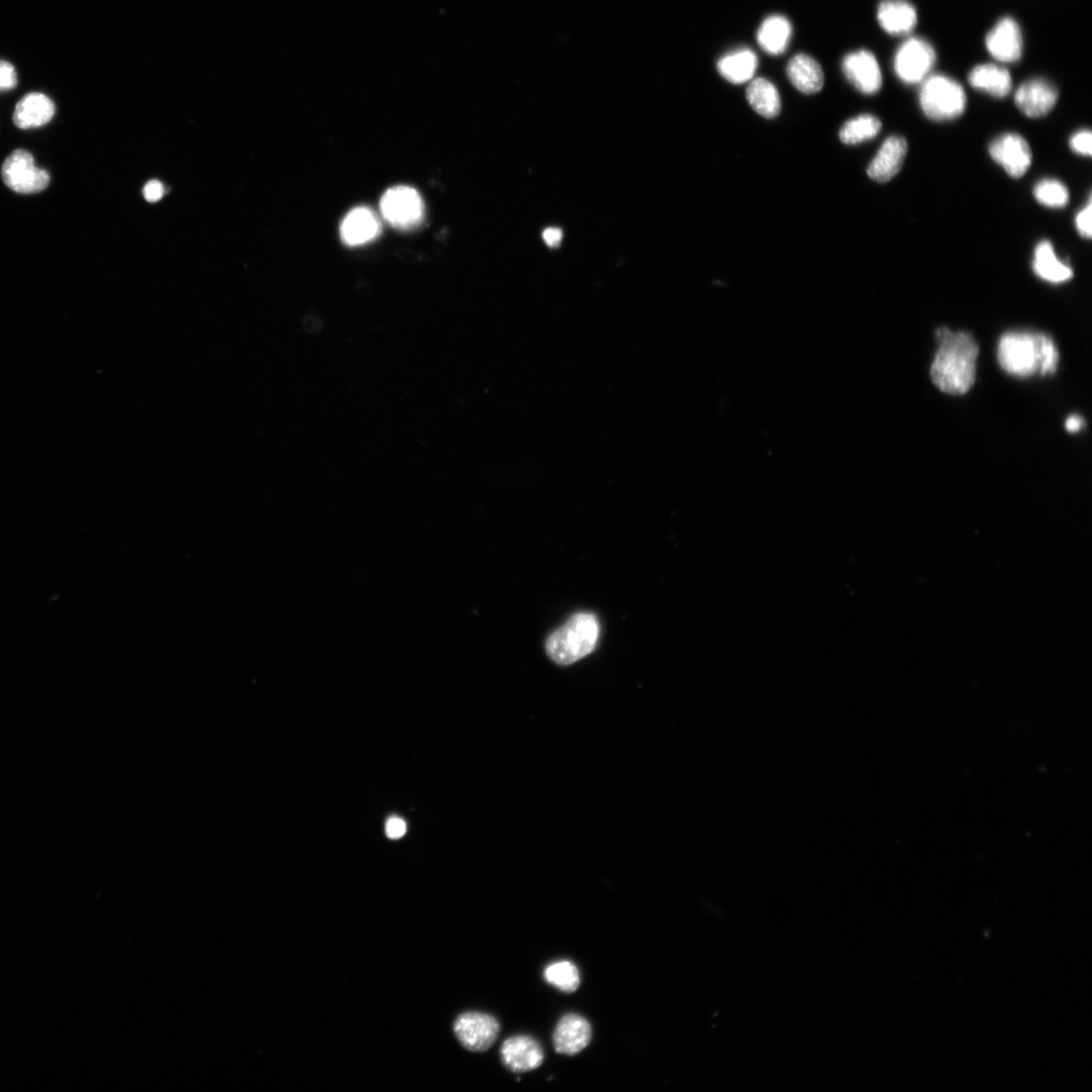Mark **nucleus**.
<instances>
[{"mask_svg": "<svg viewBox=\"0 0 1092 1092\" xmlns=\"http://www.w3.org/2000/svg\"><path fill=\"white\" fill-rule=\"evenodd\" d=\"M939 350L932 369L934 384L948 395H964L973 387L979 348L973 337L947 328L937 331Z\"/></svg>", "mask_w": 1092, "mask_h": 1092, "instance_id": "nucleus-1", "label": "nucleus"}, {"mask_svg": "<svg viewBox=\"0 0 1092 1092\" xmlns=\"http://www.w3.org/2000/svg\"><path fill=\"white\" fill-rule=\"evenodd\" d=\"M1002 368L1014 377L1028 378L1058 369L1059 353L1053 340L1044 334L1012 332L1001 337L997 349Z\"/></svg>", "mask_w": 1092, "mask_h": 1092, "instance_id": "nucleus-2", "label": "nucleus"}, {"mask_svg": "<svg viewBox=\"0 0 1092 1092\" xmlns=\"http://www.w3.org/2000/svg\"><path fill=\"white\" fill-rule=\"evenodd\" d=\"M598 638L597 617L592 613H579L548 637L546 653L557 664L571 665L592 653Z\"/></svg>", "mask_w": 1092, "mask_h": 1092, "instance_id": "nucleus-3", "label": "nucleus"}, {"mask_svg": "<svg viewBox=\"0 0 1092 1092\" xmlns=\"http://www.w3.org/2000/svg\"><path fill=\"white\" fill-rule=\"evenodd\" d=\"M920 104L929 120L952 121L964 113L967 97L959 82L946 76L934 75L922 82Z\"/></svg>", "mask_w": 1092, "mask_h": 1092, "instance_id": "nucleus-4", "label": "nucleus"}, {"mask_svg": "<svg viewBox=\"0 0 1092 1092\" xmlns=\"http://www.w3.org/2000/svg\"><path fill=\"white\" fill-rule=\"evenodd\" d=\"M380 207L383 218L393 228L413 230L424 221V203L413 188L400 186L388 189Z\"/></svg>", "mask_w": 1092, "mask_h": 1092, "instance_id": "nucleus-5", "label": "nucleus"}, {"mask_svg": "<svg viewBox=\"0 0 1092 1092\" xmlns=\"http://www.w3.org/2000/svg\"><path fill=\"white\" fill-rule=\"evenodd\" d=\"M937 54L932 45L922 38H909L894 56V71L906 84L922 83L930 76L936 64Z\"/></svg>", "mask_w": 1092, "mask_h": 1092, "instance_id": "nucleus-6", "label": "nucleus"}, {"mask_svg": "<svg viewBox=\"0 0 1092 1092\" xmlns=\"http://www.w3.org/2000/svg\"><path fill=\"white\" fill-rule=\"evenodd\" d=\"M2 176L7 187L22 194L41 192L50 184L49 173L35 167L33 155L24 149L13 151L6 159Z\"/></svg>", "mask_w": 1092, "mask_h": 1092, "instance_id": "nucleus-7", "label": "nucleus"}, {"mask_svg": "<svg viewBox=\"0 0 1092 1092\" xmlns=\"http://www.w3.org/2000/svg\"><path fill=\"white\" fill-rule=\"evenodd\" d=\"M454 1031L463 1048L471 1052H485L497 1041L500 1025L490 1014L470 1012L456 1019Z\"/></svg>", "mask_w": 1092, "mask_h": 1092, "instance_id": "nucleus-8", "label": "nucleus"}, {"mask_svg": "<svg viewBox=\"0 0 1092 1092\" xmlns=\"http://www.w3.org/2000/svg\"><path fill=\"white\" fill-rule=\"evenodd\" d=\"M990 154L1014 178L1023 177L1032 165L1029 143L1018 134L1008 133L994 139L990 145Z\"/></svg>", "mask_w": 1092, "mask_h": 1092, "instance_id": "nucleus-9", "label": "nucleus"}, {"mask_svg": "<svg viewBox=\"0 0 1092 1092\" xmlns=\"http://www.w3.org/2000/svg\"><path fill=\"white\" fill-rule=\"evenodd\" d=\"M843 71L858 92L871 96L880 91L882 73L871 52L860 50L848 54L843 60Z\"/></svg>", "mask_w": 1092, "mask_h": 1092, "instance_id": "nucleus-10", "label": "nucleus"}, {"mask_svg": "<svg viewBox=\"0 0 1092 1092\" xmlns=\"http://www.w3.org/2000/svg\"><path fill=\"white\" fill-rule=\"evenodd\" d=\"M1058 100V88L1044 78L1027 80L1018 87L1014 95L1018 110L1033 119L1048 115Z\"/></svg>", "mask_w": 1092, "mask_h": 1092, "instance_id": "nucleus-11", "label": "nucleus"}, {"mask_svg": "<svg viewBox=\"0 0 1092 1092\" xmlns=\"http://www.w3.org/2000/svg\"><path fill=\"white\" fill-rule=\"evenodd\" d=\"M987 48L991 56L1001 63H1014L1022 57L1023 34L1012 17H1004L988 33Z\"/></svg>", "mask_w": 1092, "mask_h": 1092, "instance_id": "nucleus-12", "label": "nucleus"}, {"mask_svg": "<svg viewBox=\"0 0 1092 1092\" xmlns=\"http://www.w3.org/2000/svg\"><path fill=\"white\" fill-rule=\"evenodd\" d=\"M501 1059L514 1073H524L539 1068L545 1054L539 1042L528 1036L509 1037L501 1048Z\"/></svg>", "mask_w": 1092, "mask_h": 1092, "instance_id": "nucleus-13", "label": "nucleus"}, {"mask_svg": "<svg viewBox=\"0 0 1092 1092\" xmlns=\"http://www.w3.org/2000/svg\"><path fill=\"white\" fill-rule=\"evenodd\" d=\"M592 1040V1028L588 1020L575 1014H566L553 1032L552 1041L557 1053L574 1056L586 1049Z\"/></svg>", "mask_w": 1092, "mask_h": 1092, "instance_id": "nucleus-14", "label": "nucleus"}, {"mask_svg": "<svg viewBox=\"0 0 1092 1092\" xmlns=\"http://www.w3.org/2000/svg\"><path fill=\"white\" fill-rule=\"evenodd\" d=\"M382 232V224L373 211L358 207L350 211L340 226L343 241L350 246H361L377 239Z\"/></svg>", "mask_w": 1092, "mask_h": 1092, "instance_id": "nucleus-15", "label": "nucleus"}, {"mask_svg": "<svg viewBox=\"0 0 1092 1092\" xmlns=\"http://www.w3.org/2000/svg\"><path fill=\"white\" fill-rule=\"evenodd\" d=\"M907 142L903 137L887 138L868 167V175L877 183H887L897 175L907 154Z\"/></svg>", "mask_w": 1092, "mask_h": 1092, "instance_id": "nucleus-16", "label": "nucleus"}, {"mask_svg": "<svg viewBox=\"0 0 1092 1092\" xmlns=\"http://www.w3.org/2000/svg\"><path fill=\"white\" fill-rule=\"evenodd\" d=\"M56 115V104L43 94L25 96L15 106L13 123L22 130L45 126Z\"/></svg>", "mask_w": 1092, "mask_h": 1092, "instance_id": "nucleus-17", "label": "nucleus"}, {"mask_svg": "<svg viewBox=\"0 0 1092 1092\" xmlns=\"http://www.w3.org/2000/svg\"><path fill=\"white\" fill-rule=\"evenodd\" d=\"M877 20L887 33L903 35L914 31L918 13L906 0H883L877 10Z\"/></svg>", "mask_w": 1092, "mask_h": 1092, "instance_id": "nucleus-18", "label": "nucleus"}, {"mask_svg": "<svg viewBox=\"0 0 1092 1092\" xmlns=\"http://www.w3.org/2000/svg\"><path fill=\"white\" fill-rule=\"evenodd\" d=\"M787 77L799 92L814 95L825 84V75L819 63L805 54H798L787 65Z\"/></svg>", "mask_w": 1092, "mask_h": 1092, "instance_id": "nucleus-19", "label": "nucleus"}, {"mask_svg": "<svg viewBox=\"0 0 1092 1092\" xmlns=\"http://www.w3.org/2000/svg\"><path fill=\"white\" fill-rule=\"evenodd\" d=\"M969 79L977 91L998 99L1008 97L1013 88L1009 70L997 64H981L974 67Z\"/></svg>", "mask_w": 1092, "mask_h": 1092, "instance_id": "nucleus-20", "label": "nucleus"}, {"mask_svg": "<svg viewBox=\"0 0 1092 1092\" xmlns=\"http://www.w3.org/2000/svg\"><path fill=\"white\" fill-rule=\"evenodd\" d=\"M792 38V26L783 15H771L761 25L757 40L761 48L769 56L783 54Z\"/></svg>", "mask_w": 1092, "mask_h": 1092, "instance_id": "nucleus-21", "label": "nucleus"}, {"mask_svg": "<svg viewBox=\"0 0 1092 1092\" xmlns=\"http://www.w3.org/2000/svg\"><path fill=\"white\" fill-rule=\"evenodd\" d=\"M758 57L753 51L740 49L726 54L718 62L721 76L733 84H743L754 78Z\"/></svg>", "mask_w": 1092, "mask_h": 1092, "instance_id": "nucleus-22", "label": "nucleus"}, {"mask_svg": "<svg viewBox=\"0 0 1092 1092\" xmlns=\"http://www.w3.org/2000/svg\"><path fill=\"white\" fill-rule=\"evenodd\" d=\"M1033 268L1037 277L1051 283L1066 282L1073 278L1070 266L1056 257L1053 245L1048 241L1036 245Z\"/></svg>", "mask_w": 1092, "mask_h": 1092, "instance_id": "nucleus-23", "label": "nucleus"}, {"mask_svg": "<svg viewBox=\"0 0 1092 1092\" xmlns=\"http://www.w3.org/2000/svg\"><path fill=\"white\" fill-rule=\"evenodd\" d=\"M747 100L751 107L766 119H774L781 112V100L778 89L765 78L750 81L747 88Z\"/></svg>", "mask_w": 1092, "mask_h": 1092, "instance_id": "nucleus-24", "label": "nucleus"}, {"mask_svg": "<svg viewBox=\"0 0 1092 1092\" xmlns=\"http://www.w3.org/2000/svg\"><path fill=\"white\" fill-rule=\"evenodd\" d=\"M881 122L872 115H862L848 121L839 131V139L846 145H860L881 131Z\"/></svg>", "mask_w": 1092, "mask_h": 1092, "instance_id": "nucleus-25", "label": "nucleus"}, {"mask_svg": "<svg viewBox=\"0 0 1092 1092\" xmlns=\"http://www.w3.org/2000/svg\"><path fill=\"white\" fill-rule=\"evenodd\" d=\"M544 976L550 986L565 993L575 992L581 983L577 966L569 961H559L548 965Z\"/></svg>", "mask_w": 1092, "mask_h": 1092, "instance_id": "nucleus-26", "label": "nucleus"}, {"mask_svg": "<svg viewBox=\"0 0 1092 1092\" xmlns=\"http://www.w3.org/2000/svg\"><path fill=\"white\" fill-rule=\"evenodd\" d=\"M1034 195L1041 205L1052 209L1064 208L1069 202L1067 188L1056 179H1043L1042 182L1036 184Z\"/></svg>", "mask_w": 1092, "mask_h": 1092, "instance_id": "nucleus-27", "label": "nucleus"}, {"mask_svg": "<svg viewBox=\"0 0 1092 1092\" xmlns=\"http://www.w3.org/2000/svg\"><path fill=\"white\" fill-rule=\"evenodd\" d=\"M1071 149L1083 156H1091L1092 154V135L1088 130H1082L1074 134L1070 139Z\"/></svg>", "mask_w": 1092, "mask_h": 1092, "instance_id": "nucleus-28", "label": "nucleus"}, {"mask_svg": "<svg viewBox=\"0 0 1092 1092\" xmlns=\"http://www.w3.org/2000/svg\"><path fill=\"white\" fill-rule=\"evenodd\" d=\"M17 84L16 71L7 62L0 61V92L11 91Z\"/></svg>", "mask_w": 1092, "mask_h": 1092, "instance_id": "nucleus-29", "label": "nucleus"}, {"mask_svg": "<svg viewBox=\"0 0 1092 1092\" xmlns=\"http://www.w3.org/2000/svg\"><path fill=\"white\" fill-rule=\"evenodd\" d=\"M1091 219L1092 205L1091 199H1089L1088 205L1079 212L1076 221L1081 236L1086 239H1090L1092 235Z\"/></svg>", "mask_w": 1092, "mask_h": 1092, "instance_id": "nucleus-30", "label": "nucleus"}, {"mask_svg": "<svg viewBox=\"0 0 1092 1092\" xmlns=\"http://www.w3.org/2000/svg\"><path fill=\"white\" fill-rule=\"evenodd\" d=\"M145 198L150 203H156L163 199L165 194V187L159 181H150L143 189Z\"/></svg>", "mask_w": 1092, "mask_h": 1092, "instance_id": "nucleus-31", "label": "nucleus"}, {"mask_svg": "<svg viewBox=\"0 0 1092 1092\" xmlns=\"http://www.w3.org/2000/svg\"><path fill=\"white\" fill-rule=\"evenodd\" d=\"M386 832L390 838L398 839L406 833V823L401 818L392 817L387 822Z\"/></svg>", "mask_w": 1092, "mask_h": 1092, "instance_id": "nucleus-32", "label": "nucleus"}, {"mask_svg": "<svg viewBox=\"0 0 1092 1092\" xmlns=\"http://www.w3.org/2000/svg\"><path fill=\"white\" fill-rule=\"evenodd\" d=\"M543 238L549 247H557L562 242L563 232L559 228H547L544 232Z\"/></svg>", "mask_w": 1092, "mask_h": 1092, "instance_id": "nucleus-33", "label": "nucleus"}, {"mask_svg": "<svg viewBox=\"0 0 1092 1092\" xmlns=\"http://www.w3.org/2000/svg\"><path fill=\"white\" fill-rule=\"evenodd\" d=\"M1084 426L1083 419L1079 415H1072L1066 421V429L1070 434H1076Z\"/></svg>", "mask_w": 1092, "mask_h": 1092, "instance_id": "nucleus-34", "label": "nucleus"}]
</instances>
